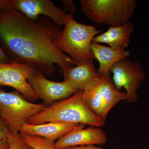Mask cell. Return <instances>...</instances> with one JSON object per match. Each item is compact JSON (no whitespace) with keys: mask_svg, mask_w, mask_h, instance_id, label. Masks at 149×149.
I'll use <instances>...</instances> for the list:
<instances>
[{"mask_svg":"<svg viewBox=\"0 0 149 149\" xmlns=\"http://www.w3.org/2000/svg\"><path fill=\"white\" fill-rule=\"evenodd\" d=\"M61 31L50 18L30 21L12 8L8 0H0V47L13 62L28 65L48 76L54 75L56 64L64 73L75 64L54 44Z\"/></svg>","mask_w":149,"mask_h":149,"instance_id":"obj_1","label":"cell"},{"mask_svg":"<svg viewBox=\"0 0 149 149\" xmlns=\"http://www.w3.org/2000/svg\"><path fill=\"white\" fill-rule=\"evenodd\" d=\"M83 91L71 97L48 106L39 113L29 118L27 123L39 124L49 122L77 123L100 127L105 121L95 114L83 101Z\"/></svg>","mask_w":149,"mask_h":149,"instance_id":"obj_2","label":"cell"},{"mask_svg":"<svg viewBox=\"0 0 149 149\" xmlns=\"http://www.w3.org/2000/svg\"><path fill=\"white\" fill-rule=\"evenodd\" d=\"M102 32V30L93 25L77 22L72 14L68 13L64 29L59 33L54 43L60 51L67 54L74 64L78 65L93 60L91 44L93 38Z\"/></svg>","mask_w":149,"mask_h":149,"instance_id":"obj_3","label":"cell"},{"mask_svg":"<svg viewBox=\"0 0 149 149\" xmlns=\"http://www.w3.org/2000/svg\"><path fill=\"white\" fill-rule=\"evenodd\" d=\"M136 0H80L83 13L97 24L110 26L121 25L133 16Z\"/></svg>","mask_w":149,"mask_h":149,"instance_id":"obj_4","label":"cell"},{"mask_svg":"<svg viewBox=\"0 0 149 149\" xmlns=\"http://www.w3.org/2000/svg\"><path fill=\"white\" fill-rule=\"evenodd\" d=\"M48 106L44 102H29L16 91L7 93L0 90V115L10 133H19L29 118Z\"/></svg>","mask_w":149,"mask_h":149,"instance_id":"obj_5","label":"cell"},{"mask_svg":"<svg viewBox=\"0 0 149 149\" xmlns=\"http://www.w3.org/2000/svg\"><path fill=\"white\" fill-rule=\"evenodd\" d=\"M110 71L113 74L112 80L116 88L119 91L123 88L126 90L125 100L130 103L137 102V92L146 77L141 63L123 59L112 67Z\"/></svg>","mask_w":149,"mask_h":149,"instance_id":"obj_6","label":"cell"},{"mask_svg":"<svg viewBox=\"0 0 149 149\" xmlns=\"http://www.w3.org/2000/svg\"><path fill=\"white\" fill-rule=\"evenodd\" d=\"M37 69L27 64L13 62L0 63V87L8 86L14 88L29 102L38 99L28 80Z\"/></svg>","mask_w":149,"mask_h":149,"instance_id":"obj_7","label":"cell"},{"mask_svg":"<svg viewBox=\"0 0 149 149\" xmlns=\"http://www.w3.org/2000/svg\"><path fill=\"white\" fill-rule=\"evenodd\" d=\"M12 8L19 12L32 22L40 15L50 18L57 26L64 25L68 13L60 8L50 0H8Z\"/></svg>","mask_w":149,"mask_h":149,"instance_id":"obj_8","label":"cell"},{"mask_svg":"<svg viewBox=\"0 0 149 149\" xmlns=\"http://www.w3.org/2000/svg\"><path fill=\"white\" fill-rule=\"evenodd\" d=\"M38 98L42 100L47 105L71 97L77 90L65 81L57 82L48 80L42 71L37 70L28 80Z\"/></svg>","mask_w":149,"mask_h":149,"instance_id":"obj_9","label":"cell"},{"mask_svg":"<svg viewBox=\"0 0 149 149\" xmlns=\"http://www.w3.org/2000/svg\"><path fill=\"white\" fill-rule=\"evenodd\" d=\"M85 125L83 124L58 139L54 144V148L62 149L70 147L104 145L106 143L107 135L101 128L90 126L84 129Z\"/></svg>","mask_w":149,"mask_h":149,"instance_id":"obj_10","label":"cell"},{"mask_svg":"<svg viewBox=\"0 0 149 149\" xmlns=\"http://www.w3.org/2000/svg\"><path fill=\"white\" fill-rule=\"evenodd\" d=\"M64 81L77 91L83 90L98 83L103 77L100 76L93 60L72 67L63 73Z\"/></svg>","mask_w":149,"mask_h":149,"instance_id":"obj_11","label":"cell"},{"mask_svg":"<svg viewBox=\"0 0 149 149\" xmlns=\"http://www.w3.org/2000/svg\"><path fill=\"white\" fill-rule=\"evenodd\" d=\"M83 124L49 122L39 124L26 123L22 125L19 133L27 135L40 136L49 141H57L72 130Z\"/></svg>","mask_w":149,"mask_h":149,"instance_id":"obj_12","label":"cell"},{"mask_svg":"<svg viewBox=\"0 0 149 149\" xmlns=\"http://www.w3.org/2000/svg\"><path fill=\"white\" fill-rule=\"evenodd\" d=\"M91 49L94 58L99 63L98 72L102 77L109 76L112 67L130 55V51L125 49L106 47L93 42L91 44Z\"/></svg>","mask_w":149,"mask_h":149,"instance_id":"obj_13","label":"cell"},{"mask_svg":"<svg viewBox=\"0 0 149 149\" xmlns=\"http://www.w3.org/2000/svg\"><path fill=\"white\" fill-rule=\"evenodd\" d=\"M134 28L133 24L129 21L118 26H110L106 32L94 37L93 42L108 44L111 47L125 49L130 42V35Z\"/></svg>","mask_w":149,"mask_h":149,"instance_id":"obj_14","label":"cell"},{"mask_svg":"<svg viewBox=\"0 0 149 149\" xmlns=\"http://www.w3.org/2000/svg\"><path fill=\"white\" fill-rule=\"evenodd\" d=\"M109 76L103 77L95 85L83 90L82 93V99L86 105L94 113L102 119L103 111V102L102 97L101 90L107 78Z\"/></svg>","mask_w":149,"mask_h":149,"instance_id":"obj_15","label":"cell"},{"mask_svg":"<svg viewBox=\"0 0 149 149\" xmlns=\"http://www.w3.org/2000/svg\"><path fill=\"white\" fill-rule=\"evenodd\" d=\"M101 95L103 102L102 119L105 121L107 116L111 109L119 102L125 100L126 94L116 88L109 76L102 88Z\"/></svg>","mask_w":149,"mask_h":149,"instance_id":"obj_16","label":"cell"},{"mask_svg":"<svg viewBox=\"0 0 149 149\" xmlns=\"http://www.w3.org/2000/svg\"><path fill=\"white\" fill-rule=\"evenodd\" d=\"M19 133L24 142L33 149H56L54 147V142L40 136Z\"/></svg>","mask_w":149,"mask_h":149,"instance_id":"obj_17","label":"cell"},{"mask_svg":"<svg viewBox=\"0 0 149 149\" xmlns=\"http://www.w3.org/2000/svg\"><path fill=\"white\" fill-rule=\"evenodd\" d=\"M6 141L9 145L7 149H33L24 142L19 133L9 132Z\"/></svg>","mask_w":149,"mask_h":149,"instance_id":"obj_18","label":"cell"},{"mask_svg":"<svg viewBox=\"0 0 149 149\" xmlns=\"http://www.w3.org/2000/svg\"><path fill=\"white\" fill-rule=\"evenodd\" d=\"M63 10L68 11L69 14H74L76 12V8L72 0H62L61 1Z\"/></svg>","mask_w":149,"mask_h":149,"instance_id":"obj_19","label":"cell"},{"mask_svg":"<svg viewBox=\"0 0 149 149\" xmlns=\"http://www.w3.org/2000/svg\"><path fill=\"white\" fill-rule=\"evenodd\" d=\"M8 127L0 115V140H6L9 132Z\"/></svg>","mask_w":149,"mask_h":149,"instance_id":"obj_20","label":"cell"},{"mask_svg":"<svg viewBox=\"0 0 149 149\" xmlns=\"http://www.w3.org/2000/svg\"><path fill=\"white\" fill-rule=\"evenodd\" d=\"M13 61L12 60L8 54L1 47H0V63L10 64Z\"/></svg>","mask_w":149,"mask_h":149,"instance_id":"obj_21","label":"cell"},{"mask_svg":"<svg viewBox=\"0 0 149 149\" xmlns=\"http://www.w3.org/2000/svg\"><path fill=\"white\" fill-rule=\"evenodd\" d=\"M62 149H104L101 148L96 147L94 145H88V146H78L68 147Z\"/></svg>","mask_w":149,"mask_h":149,"instance_id":"obj_22","label":"cell"},{"mask_svg":"<svg viewBox=\"0 0 149 149\" xmlns=\"http://www.w3.org/2000/svg\"><path fill=\"white\" fill-rule=\"evenodd\" d=\"M9 147L6 140H0V149H7Z\"/></svg>","mask_w":149,"mask_h":149,"instance_id":"obj_23","label":"cell"}]
</instances>
